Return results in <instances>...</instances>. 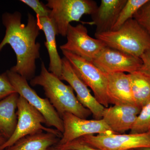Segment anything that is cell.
Returning <instances> with one entry per match:
<instances>
[{"mask_svg":"<svg viewBox=\"0 0 150 150\" xmlns=\"http://www.w3.org/2000/svg\"><path fill=\"white\" fill-rule=\"evenodd\" d=\"M107 74V94L109 104L136 105L131 92L129 74L117 73Z\"/></svg>","mask_w":150,"mask_h":150,"instance_id":"obj_14","label":"cell"},{"mask_svg":"<svg viewBox=\"0 0 150 150\" xmlns=\"http://www.w3.org/2000/svg\"><path fill=\"white\" fill-rule=\"evenodd\" d=\"M10 81L16 93L26 100L36 110L43 115L48 127L53 126L63 134L64 122L58 112L47 98L40 97L36 92L30 87L27 80L17 73L10 70L6 71Z\"/></svg>","mask_w":150,"mask_h":150,"instance_id":"obj_7","label":"cell"},{"mask_svg":"<svg viewBox=\"0 0 150 150\" xmlns=\"http://www.w3.org/2000/svg\"><path fill=\"white\" fill-rule=\"evenodd\" d=\"M16 114L17 123L12 136L0 147V150H4L12 146L23 137L43 132L52 133L62 138V134L56 129H50L43 126L46 121L43 115L22 97L19 96L17 103Z\"/></svg>","mask_w":150,"mask_h":150,"instance_id":"obj_5","label":"cell"},{"mask_svg":"<svg viewBox=\"0 0 150 150\" xmlns=\"http://www.w3.org/2000/svg\"><path fill=\"white\" fill-rule=\"evenodd\" d=\"M21 14L5 12L2 16L5 35L0 43V51L6 44L10 45L16 57V64L11 71L27 80L35 77L36 60L40 58V43L36 42L40 34L37 19L28 13L27 24L21 23Z\"/></svg>","mask_w":150,"mask_h":150,"instance_id":"obj_1","label":"cell"},{"mask_svg":"<svg viewBox=\"0 0 150 150\" xmlns=\"http://www.w3.org/2000/svg\"><path fill=\"white\" fill-rule=\"evenodd\" d=\"M62 118L64 131L59 145L66 144L86 135L114 134L103 119L88 120L70 112H65Z\"/></svg>","mask_w":150,"mask_h":150,"instance_id":"obj_10","label":"cell"},{"mask_svg":"<svg viewBox=\"0 0 150 150\" xmlns=\"http://www.w3.org/2000/svg\"><path fill=\"white\" fill-rule=\"evenodd\" d=\"M67 42L60 46L62 51L69 52L93 62L106 45L101 40L89 36L86 28L81 24H70L67 34Z\"/></svg>","mask_w":150,"mask_h":150,"instance_id":"obj_8","label":"cell"},{"mask_svg":"<svg viewBox=\"0 0 150 150\" xmlns=\"http://www.w3.org/2000/svg\"><path fill=\"white\" fill-rule=\"evenodd\" d=\"M7 140L8 139L0 132V147L2 146Z\"/></svg>","mask_w":150,"mask_h":150,"instance_id":"obj_27","label":"cell"},{"mask_svg":"<svg viewBox=\"0 0 150 150\" xmlns=\"http://www.w3.org/2000/svg\"><path fill=\"white\" fill-rule=\"evenodd\" d=\"M16 93L5 72L0 75V100L12 94Z\"/></svg>","mask_w":150,"mask_h":150,"instance_id":"obj_24","label":"cell"},{"mask_svg":"<svg viewBox=\"0 0 150 150\" xmlns=\"http://www.w3.org/2000/svg\"><path fill=\"white\" fill-rule=\"evenodd\" d=\"M148 1L149 0H127L111 30H117L127 21L133 18L134 14Z\"/></svg>","mask_w":150,"mask_h":150,"instance_id":"obj_20","label":"cell"},{"mask_svg":"<svg viewBox=\"0 0 150 150\" xmlns=\"http://www.w3.org/2000/svg\"><path fill=\"white\" fill-rule=\"evenodd\" d=\"M40 30L45 34V45L49 55V68L48 71L60 79L62 75V61L58 53L56 44V36L58 35L56 27L49 17H37Z\"/></svg>","mask_w":150,"mask_h":150,"instance_id":"obj_16","label":"cell"},{"mask_svg":"<svg viewBox=\"0 0 150 150\" xmlns=\"http://www.w3.org/2000/svg\"><path fill=\"white\" fill-rule=\"evenodd\" d=\"M50 150H64L62 149L61 148L59 147L57 145H55V146H53L50 149Z\"/></svg>","mask_w":150,"mask_h":150,"instance_id":"obj_28","label":"cell"},{"mask_svg":"<svg viewBox=\"0 0 150 150\" xmlns=\"http://www.w3.org/2000/svg\"><path fill=\"white\" fill-rule=\"evenodd\" d=\"M142 108L135 105H114L105 108L102 119L115 134L131 130Z\"/></svg>","mask_w":150,"mask_h":150,"instance_id":"obj_13","label":"cell"},{"mask_svg":"<svg viewBox=\"0 0 150 150\" xmlns=\"http://www.w3.org/2000/svg\"><path fill=\"white\" fill-rule=\"evenodd\" d=\"M46 5L51 10L48 17L54 23L58 35L64 37L70 23L80 21L84 15H91L98 7L91 0H48Z\"/></svg>","mask_w":150,"mask_h":150,"instance_id":"obj_4","label":"cell"},{"mask_svg":"<svg viewBox=\"0 0 150 150\" xmlns=\"http://www.w3.org/2000/svg\"><path fill=\"white\" fill-rule=\"evenodd\" d=\"M133 18L146 31L150 36V0L134 14Z\"/></svg>","mask_w":150,"mask_h":150,"instance_id":"obj_22","label":"cell"},{"mask_svg":"<svg viewBox=\"0 0 150 150\" xmlns=\"http://www.w3.org/2000/svg\"><path fill=\"white\" fill-rule=\"evenodd\" d=\"M60 140L52 133L40 132L23 137L4 150H50Z\"/></svg>","mask_w":150,"mask_h":150,"instance_id":"obj_18","label":"cell"},{"mask_svg":"<svg viewBox=\"0 0 150 150\" xmlns=\"http://www.w3.org/2000/svg\"><path fill=\"white\" fill-rule=\"evenodd\" d=\"M62 70L60 80L66 81L69 83L76 93L78 100L91 111L95 119H102L105 107L92 95L88 87L75 72L69 61L65 57L62 59Z\"/></svg>","mask_w":150,"mask_h":150,"instance_id":"obj_12","label":"cell"},{"mask_svg":"<svg viewBox=\"0 0 150 150\" xmlns=\"http://www.w3.org/2000/svg\"><path fill=\"white\" fill-rule=\"evenodd\" d=\"M150 131V102L142 108L130 130L131 134H140Z\"/></svg>","mask_w":150,"mask_h":150,"instance_id":"obj_21","label":"cell"},{"mask_svg":"<svg viewBox=\"0 0 150 150\" xmlns=\"http://www.w3.org/2000/svg\"><path fill=\"white\" fill-rule=\"evenodd\" d=\"M96 38L110 48L139 57L150 49V36L134 18L129 19L119 29L95 33Z\"/></svg>","mask_w":150,"mask_h":150,"instance_id":"obj_3","label":"cell"},{"mask_svg":"<svg viewBox=\"0 0 150 150\" xmlns=\"http://www.w3.org/2000/svg\"><path fill=\"white\" fill-rule=\"evenodd\" d=\"M135 150L134 149H131V150Z\"/></svg>","mask_w":150,"mask_h":150,"instance_id":"obj_30","label":"cell"},{"mask_svg":"<svg viewBox=\"0 0 150 150\" xmlns=\"http://www.w3.org/2000/svg\"><path fill=\"white\" fill-rule=\"evenodd\" d=\"M20 1L32 8L37 17H48L50 15L51 10L39 0H21Z\"/></svg>","mask_w":150,"mask_h":150,"instance_id":"obj_23","label":"cell"},{"mask_svg":"<svg viewBox=\"0 0 150 150\" xmlns=\"http://www.w3.org/2000/svg\"><path fill=\"white\" fill-rule=\"evenodd\" d=\"M80 138L101 150H129L150 148V131L140 134L88 135Z\"/></svg>","mask_w":150,"mask_h":150,"instance_id":"obj_9","label":"cell"},{"mask_svg":"<svg viewBox=\"0 0 150 150\" xmlns=\"http://www.w3.org/2000/svg\"><path fill=\"white\" fill-rule=\"evenodd\" d=\"M132 96L135 104L142 108L150 102V74L139 70L129 74Z\"/></svg>","mask_w":150,"mask_h":150,"instance_id":"obj_19","label":"cell"},{"mask_svg":"<svg viewBox=\"0 0 150 150\" xmlns=\"http://www.w3.org/2000/svg\"><path fill=\"white\" fill-rule=\"evenodd\" d=\"M57 145L64 150H101L88 144L80 138L66 144Z\"/></svg>","mask_w":150,"mask_h":150,"instance_id":"obj_25","label":"cell"},{"mask_svg":"<svg viewBox=\"0 0 150 150\" xmlns=\"http://www.w3.org/2000/svg\"><path fill=\"white\" fill-rule=\"evenodd\" d=\"M127 0H102L100 5L91 15L96 33L110 31Z\"/></svg>","mask_w":150,"mask_h":150,"instance_id":"obj_15","label":"cell"},{"mask_svg":"<svg viewBox=\"0 0 150 150\" xmlns=\"http://www.w3.org/2000/svg\"><path fill=\"white\" fill-rule=\"evenodd\" d=\"M78 76L93 92L94 96L100 103L108 107L107 94V74L95 66L93 62L68 51H62Z\"/></svg>","mask_w":150,"mask_h":150,"instance_id":"obj_6","label":"cell"},{"mask_svg":"<svg viewBox=\"0 0 150 150\" xmlns=\"http://www.w3.org/2000/svg\"><path fill=\"white\" fill-rule=\"evenodd\" d=\"M98 69L106 74L127 72L131 74L142 69L143 62L136 57L106 46L93 61Z\"/></svg>","mask_w":150,"mask_h":150,"instance_id":"obj_11","label":"cell"},{"mask_svg":"<svg viewBox=\"0 0 150 150\" xmlns=\"http://www.w3.org/2000/svg\"><path fill=\"white\" fill-rule=\"evenodd\" d=\"M140 58L143 62V66L141 70L150 74V49L145 51Z\"/></svg>","mask_w":150,"mask_h":150,"instance_id":"obj_26","label":"cell"},{"mask_svg":"<svg viewBox=\"0 0 150 150\" xmlns=\"http://www.w3.org/2000/svg\"><path fill=\"white\" fill-rule=\"evenodd\" d=\"M30 83L33 86H40L43 87L47 98L61 118L65 112H70L83 119L91 115V111L78 100L72 88L50 72L43 62L40 74L31 80Z\"/></svg>","mask_w":150,"mask_h":150,"instance_id":"obj_2","label":"cell"},{"mask_svg":"<svg viewBox=\"0 0 150 150\" xmlns=\"http://www.w3.org/2000/svg\"><path fill=\"white\" fill-rule=\"evenodd\" d=\"M135 150H150V148H142L134 149Z\"/></svg>","mask_w":150,"mask_h":150,"instance_id":"obj_29","label":"cell"},{"mask_svg":"<svg viewBox=\"0 0 150 150\" xmlns=\"http://www.w3.org/2000/svg\"><path fill=\"white\" fill-rule=\"evenodd\" d=\"M19 95L15 93L0 100V132L8 139L17 123L16 109Z\"/></svg>","mask_w":150,"mask_h":150,"instance_id":"obj_17","label":"cell"}]
</instances>
